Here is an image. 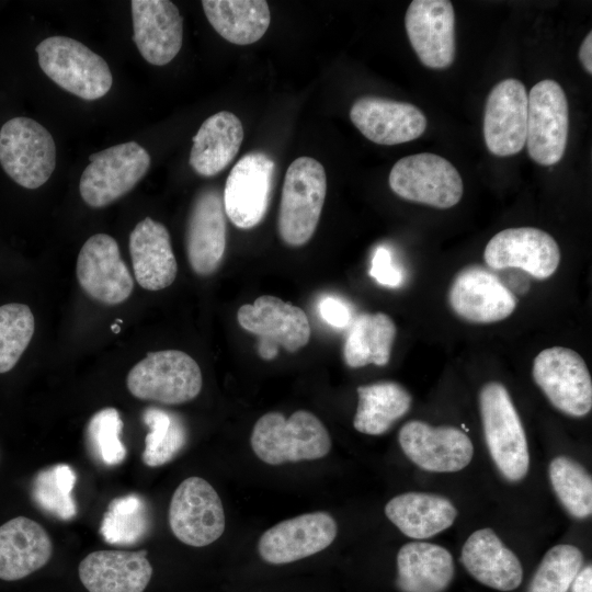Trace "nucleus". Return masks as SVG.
Wrapping results in <instances>:
<instances>
[{
  "label": "nucleus",
  "instance_id": "f257e3e1",
  "mask_svg": "<svg viewBox=\"0 0 592 592\" xmlns=\"http://www.w3.org/2000/svg\"><path fill=\"white\" fill-rule=\"evenodd\" d=\"M250 443L257 457L270 465L315 460L331 449L328 430L307 410L287 419L280 412L263 414L253 426Z\"/></svg>",
  "mask_w": 592,
  "mask_h": 592
},
{
  "label": "nucleus",
  "instance_id": "f03ea898",
  "mask_svg": "<svg viewBox=\"0 0 592 592\" xmlns=\"http://www.w3.org/2000/svg\"><path fill=\"white\" fill-rule=\"evenodd\" d=\"M485 441L500 474L509 481L522 480L530 467L526 434L506 388L485 384L479 394Z\"/></svg>",
  "mask_w": 592,
  "mask_h": 592
},
{
  "label": "nucleus",
  "instance_id": "7ed1b4c3",
  "mask_svg": "<svg viewBox=\"0 0 592 592\" xmlns=\"http://www.w3.org/2000/svg\"><path fill=\"white\" fill-rule=\"evenodd\" d=\"M327 193L322 164L310 157H299L288 167L281 194L277 230L288 246L299 247L312 237Z\"/></svg>",
  "mask_w": 592,
  "mask_h": 592
},
{
  "label": "nucleus",
  "instance_id": "20e7f679",
  "mask_svg": "<svg viewBox=\"0 0 592 592\" xmlns=\"http://www.w3.org/2000/svg\"><path fill=\"white\" fill-rule=\"evenodd\" d=\"M35 49L44 73L71 94L92 101L110 91L113 78L107 62L79 41L50 36Z\"/></svg>",
  "mask_w": 592,
  "mask_h": 592
},
{
  "label": "nucleus",
  "instance_id": "39448f33",
  "mask_svg": "<svg viewBox=\"0 0 592 592\" xmlns=\"http://www.w3.org/2000/svg\"><path fill=\"white\" fill-rule=\"evenodd\" d=\"M202 372L195 360L179 350L148 353L128 372L129 392L141 400L180 405L201 391Z\"/></svg>",
  "mask_w": 592,
  "mask_h": 592
},
{
  "label": "nucleus",
  "instance_id": "423d86ee",
  "mask_svg": "<svg viewBox=\"0 0 592 592\" xmlns=\"http://www.w3.org/2000/svg\"><path fill=\"white\" fill-rule=\"evenodd\" d=\"M0 164L25 189L42 186L56 167V145L50 133L29 117H13L0 129Z\"/></svg>",
  "mask_w": 592,
  "mask_h": 592
},
{
  "label": "nucleus",
  "instance_id": "0eeeda50",
  "mask_svg": "<svg viewBox=\"0 0 592 592\" xmlns=\"http://www.w3.org/2000/svg\"><path fill=\"white\" fill-rule=\"evenodd\" d=\"M399 197L440 209L455 206L464 193L463 179L445 158L421 152L399 159L388 178Z\"/></svg>",
  "mask_w": 592,
  "mask_h": 592
},
{
  "label": "nucleus",
  "instance_id": "6e6552de",
  "mask_svg": "<svg viewBox=\"0 0 592 592\" xmlns=\"http://www.w3.org/2000/svg\"><path fill=\"white\" fill-rule=\"evenodd\" d=\"M79 191L91 207H104L132 191L150 166L148 151L136 141L112 146L89 156Z\"/></svg>",
  "mask_w": 592,
  "mask_h": 592
},
{
  "label": "nucleus",
  "instance_id": "1a4fd4ad",
  "mask_svg": "<svg viewBox=\"0 0 592 592\" xmlns=\"http://www.w3.org/2000/svg\"><path fill=\"white\" fill-rule=\"evenodd\" d=\"M534 382L549 402L571 417H583L592 408V379L584 360L565 346L540 351L533 361Z\"/></svg>",
  "mask_w": 592,
  "mask_h": 592
},
{
  "label": "nucleus",
  "instance_id": "9d476101",
  "mask_svg": "<svg viewBox=\"0 0 592 592\" xmlns=\"http://www.w3.org/2000/svg\"><path fill=\"white\" fill-rule=\"evenodd\" d=\"M526 148L537 164L558 163L565 153L569 133V105L561 86L545 79L527 93Z\"/></svg>",
  "mask_w": 592,
  "mask_h": 592
},
{
  "label": "nucleus",
  "instance_id": "9b49d317",
  "mask_svg": "<svg viewBox=\"0 0 592 592\" xmlns=\"http://www.w3.org/2000/svg\"><path fill=\"white\" fill-rule=\"evenodd\" d=\"M168 519L173 535L193 547L214 543L226 525L218 493L200 477H189L178 486L170 501Z\"/></svg>",
  "mask_w": 592,
  "mask_h": 592
},
{
  "label": "nucleus",
  "instance_id": "f8f14e48",
  "mask_svg": "<svg viewBox=\"0 0 592 592\" xmlns=\"http://www.w3.org/2000/svg\"><path fill=\"white\" fill-rule=\"evenodd\" d=\"M237 320L244 330L260 338L259 353L265 360L275 357L277 345L294 353L310 339V325L305 311L272 295H263L253 304L242 305Z\"/></svg>",
  "mask_w": 592,
  "mask_h": 592
},
{
  "label": "nucleus",
  "instance_id": "ddd939ff",
  "mask_svg": "<svg viewBox=\"0 0 592 592\" xmlns=\"http://www.w3.org/2000/svg\"><path fill=\"white\" fill-rule=\"evenodd\" d=\"M275 163L261 151L244 155L232 167L225 184V214L238 228L249 229L264 218L273 187Z\"/></svg>",
  "mask_w": 592,
  "mask_h": 592
},
{
  "label": "nucleus",
  "instance_id": "4468645a",
  "mask_svg": "<svg viewBox=\"0 0 592 592\" xmlns=\"http://www.w3.org/2000/svg\"><path fill=\"white\" fill-rule=\"evenodd\" d=\"M76 274L81 288L106 305L123 303L134 289V280L121 257L118 244L106 234H95L83 243Z\"/></svg>",
  "mask_w": 592,
  "mask_h": 592
},
{
  "label": "nucleus",
  "instance_id": "2eb2a0df",
  "mask_svg": "<svg viewBox=\"0 0 592 592\" xmlns=\"http://www.w3.org/2000/svg\"><path fill=\"white\" fill-rule=\"evenodd\" d=\"M398 441L411 462L432 473L459 471L474 455L470 439L459 429L448 425L433 426L412 420L400 429Z\"/></svg>",
  "mask_w": 592,
  "mask_h": 592
},
{
  "label": "nucleus",
  "instance_id": "dca6fc26",
  "mask_svg": "<svg viewBox=\"0 0 592 592\" xmlns=\"http://www.w3.org/2000/svg\"><path fill=\"white\" fill-rule=\"evenodd\" d=\"M483 259L493 270L515 267L536 280H546L558 269L560 249L557 241L542 229L508 228L489 240Z\"/></svg>",
  "mask_w": 592,
  "mask_h": 592
},
{
  "label": "nucleus",
  "instance_id": "f3484780",
  "mask_svg": "<svg viewBox=\"0 0 592 592\" xmlns=\"http://www.w3.org/2000/svg\"><path fill=\"white\" fill-rule=\"evenodd\" d=\"M409 42L430 69H446L455 60V11L448 0H413L406 15Z\"/></svg>",
  "mask_w": 592,
  "mask_h": 592
},
{
  "label": "nucleus",
  "instance_id": "a211bd4d",
  "mask_svg": "<svg viewBox=\"0 0 592 592\" xmlns=\"http://www.w3.org/2000/svg\"><path fill=\"white\" fill-rule=\"evenodd\" d=\"M447 299L456 316L473 323L501 321L516 308L515 296L499 276L476 264L455 275Z\"/></svg>",
  "mask_w": 592,
  "mask_h": 592
},
{
  "label": "nucleus",
  "instance_id": "6ab92c4d",
  "mask_svg": "<svg viewBox=\"0 0 592 592\" xmlns=\"http://www.w3.org/2000/svg\"><path fill=\"white\" fill-rule=\"evenodd\" d=\"M337 533L338 525L331 514L306 513L266 530L259 539L258 550L269 563H289L322 551L333 543Z\"/></svg>",
  "mask_w": 592,
  "mask_h": 592
},
{
  "label": "nucleus",
  "instance_id": "aec40b11",
  "mask_svg": "<svg viewBox=\"0 0 592 592\" xmlns=\"http://www.w3.org/2000/svg\"><path fill=\"white\" fill-rule=\"evenodd\" d=\"M527 92L517 79L498 82L489 92L483 113V138L497 157L519 153L526 143Z\"/></svg>",
  "mask_w": 592,
  "mask_h": 592
},
{
  "label": "nucleus",
  "instance_id": "412c9836",
  "mask_svg": "<svg viewBox=\"0 0 592 592\" xmlns=\"http://www.w3.org/2000/svg\"><path fill=\"white\" fill-rule=\"evenodd\" d=\"M354 126L378 145H398L419 138L426 128L423 112L408 102L365 95L355 100L350 110Z\"/></svg>",
  "mask_w": 592,
  "mask_h": 592
},
{
  "label": "nucleus",
  "instance_id": "4be33fe9",
  "mask_svg": "<svg viewBox=\"0 0 592 592\" xmlns=\"http://www.w3.org/2000/svg\"><path fill=\"white\" fill-rule=\"evenodd\" d=\"M226 230L219 192L201 191L192 204L185 232L187 260L196 274L206 276L218 269L226 249Z\"/></svg>",
  "mask_w": 592,
  "mask_h": 592
},
{
  "label": "nucleus",
  "instance_id": "5701e85b",
  "mask_svg": "<svg viewBox=\"0 0 592 592\" xmlns=\"http://www.w3.org/2000/svg\"><path fill=\"white\" fill-rule=\"evenodd\" d=\"M133 39L146 61L169 64L180 52L183 20L178 7L168 0H133Z\"/></svg>",
  "mask_w": 592,
  "mask_h": 592
},
{
  "label": "nucleus",
  "instance_id": "b1692460",
  "mask_svg": "<svg viewBox=\"0 0 592 592\" xmlns=\"http://www.w3.org/2000/svg\"><path fill=\"white\" fill-rule=\"evenodd\" d=\"M78 572L89 592H144L152 567L146 550H96L81 560Z\"/></svg>",
  "mask_w": 592,
  "mask_h": 592
},
{
  "label": "nucleus",
  "instance_id": "393cba45",
  "mask_svg": "<svg viewBox=\"0 0 592 592\" xmlns=\"http://www.w3.org/2000/svg\"><path fill=\"white\" fill-rule=\"evenodd\" d=\"M129 253L137 283L147 291L170 286L177 276L178 264L164 225L146 217L129 235Z\"/></svg>",
  "mask_w": 592,
  "mask_h": 592
},
{
  "label": "nucleus",
  "instance_id": "a878e982",
  "mask_svg": "<svg viewBox=\"0 0 592 592\" xmlns=\"http://www.w3.org/2000/svg\"><path fill=\"white\" fill-rule=\"evenodd\" d=\"M52 555V539L34 520L16 516L0 526L1 580L23 579L44 567Z\"/></svg>",
  "mask_w": 592,
  "mask_h": 592
},
{
  "label": "nucleus",
  "instance_id": "bb28decb",
  "mask_svg": "<svg viewBox=\"0 0 592 592\" xmlns=\"http://www.w3.org/2000/svg\"><path fill=\"white\" fill-rule=\"evenodd\" d=\"M460 561L477 581L499 591H512L523 580L519 558L491 528L478 530L467 538Z\"/></svg>",
  "mask_w": 592,
  "mask_h": 592
},
{
  "label": "nucleus",
  "instance_id": "cd10ccee",
  "mask_svg": "<svg viewBox=\"0 0 592 592\" xmlns=\"http://www.w3.org/2000/svg\"><path fill=\"white\" fill-rule=\"evenodd\" d=\"M454 573V559L440 545L417 540L398 551L396 584L401 592H443Z\"/></svg>",
  "mask_w": 592,
  "mask_h": 592
},
{
  "label": "nucleus",
  "instance_id": "c85d7f7f",
  "mask_svg": "<svg viewBox=\"0 0 592 592\" xmlns=\"http://www.w3.org/2000/svg\"><path fill=\"white\" fill-rule=\"evenodd\" d=\"M385 514L402 534L419 540L451 527L457 511L445 497L428 492H405L387 502Z\"/></svg>",
  "mask_w": 592,
  "mask_h": 592
},
{
  "label": "nucleus",
  "instance_id": "c756f323",
  "mask_svg": "<svg viewBox=\"0 0 592 592\" xmlns=\"http://www.w3.org/2000/svg\"><path fill=\"white\" fill-rule=\"evenodd\" d=\"M243 140L240 119L229 111L206 118L193 137L190 166L203 177L223 171L238 153Z\"/></svg>",
  "mask_w": 592,
  "mask_h": 592
},
{
  "label": "nucleus",
  "instance_id": "7c9ffc66",
  "mask_svg": "<svg viewBox=\"0 0 592 592\" xmlns=\"http://www.w3.org/2000/svg\"><path fill=\"white\" fill-rule=\"evenodd\" d=\"M201 3L214 30L232 44L255 43L269 29L271 14L264 0H203Z\"/></svg>",
  "mask_w": 592,
  "mask_h": 592
},
{
  "label": "nucleus",
  "instance_id": "2f4dec72",
  "mask_svg": "<svg viewBox=\"0 0 592 592\" xmlns=\"http://www.w3.org/2000/svg\"><path fill=\"white\" fill-rule=\"evenodd\" d=\"M357 409L353 419L356 431L380 435L410 409L412 397L396 382H378L357 387Z\"/></svg>",
  "mask_w": 592,
  "mask_h": 592
},
{
  "label": "nucleus",
  "instance_id": "473e14b6",
  "mask_svg": "<svg viewBox=\"0 0 592 592\" xmlns=\"http://www.w3.org/2000/svg\"><path fill=\"white\" fill-rule=\"evenodd\" d=\"M396 337L392 319L384 314H361L351 323L343 357L348 366L358 368L368 364L384 366L389 362Z\"/></svg>",
  "mask_w": 592,
  "mask_h": 592
},
{
  "label": "nucleus",
  "instance_id": "72a5a7b5",
  "mask_svg": "<svg viewBox=\"0 0 592 592\" xmlns=\"http://www.w3.org/2000/svg\"><path fill=\"white\" fill-rule=\"evenodd\" d=\"M549 480L560 503L576 519L592 513V479L585 468L566 456L555 457L548 468Z\"/></svg>",
  "mask_w": 592,
  "mask_h": 592
},
{
  "label": "nucleus",
  "instance_id": "f704fd0d",
  "mask_svg": "<svg viewBox=\"0 0 592 592\" xmlns=\"http://www.w3.org/2000/svg\"><path fill=\"white\" fill-rule=\"evenodd\" d=\"M149 433L145 439L141 459L148 467H159L172 460L186 442V431L180 418L159 408H147L143 415Z\"/></svg>",
  "mask_w": 592,
  "mask_h": 592
},
{
  "label": "nucleus",
  "instance_id": "c9c22d12",
  "mask_svg": "<svg viewBox=\"0 0 592 592\" xmlns=\"http://www.w3.org/2000/svg\"><path fill=\"white\" fill-rule=\"evenodd\" d=\"M76 475L70 466L57 464L45 468L35 476L32 496L45 512L60 520H70L77 513L71 496Z\"/></svg>",
  "mask_w": 592,
  "mask_h": 592
},
{
  "label": "nucleus",
  "instance_id": "e433bc0d",
  "mask_svg": "<svg viewBox=\"0 0 592 592\" xmlns=\"http://www.w3.org/2000/svg\"><path fill=\"white\" fill-rule=\"evenodd\" d=\"M583 555L570 544L551 547L543 557L527 592H568L581 570Z\"/></svg>",
  "mask_w": 592,
  "mask_h": 592
},
{
  "label": "nucleus",
  "instance_id": "4c0bfd02",
  "mask_svg": "<svg viewBox=\"0 0 592 592\" xmlns=\"http://www.w3.org/2000/svg\"><path fill=\"white\" fill-rule=\"evenodd\" d=\"M34 329V316L29 306L19 303L0 306V374L15 366Z\"/></svg>",
  "mask_w": 592,
  "mask_h": 592
},
{
  "label": "nucleus",
  "instance_id": "58836bf2",
  "mask_svg": "<svg viewBox=\"0 0 592 592\" xmlns=\"http://www.w3.org/2000/svg\"><path fill=\"white\" fill-rule=\"evenodd\" d=\"M144 502L137 496L116 498L103 516L100 532L111 544L137 542L147 531Z\"/></svg>",
  "mask_w": 592,
  "mask_h": 592
},
{
  "label": "nucleus",
  "instance_id": "ea45409f",
  "mask_svg": "<svg viewBox=\"0 0 592 592\" xmlns=\"http://www.w3.org/2000/svg\"><path fill=\"white\" fill-rule=\"evenodd\" d=\"M123 421L115 408H104L94 413L87 428L93 453L105 465L121 464L126 448L121 441Z\"/></svg>",
  "mask_w": 592,
  "mask_h": 592
},
{
  "label": "nucleus",
  "instance_id": "a19ab883",
  "mask_svg": "<svg viewBox=\"0 0 592 592\" xmlns=\"http://www.w3.org/2000/svg\"><path fill=\"white\" fill-rule=\"evenodd\" d=\"M369 275L380 285L399 287L403 282L401 270L394 263L388 249L379 247L374 252Z\"/></svg>",
  "mask_w": 592,
  "mask_h": 592
},
{
  "label": "nucleus",
  "instance_id": "79ce46f5",
  "mask_svg": "<svg viewBox=\"0 0 592 592\" xmlns=\"http://www.w3.org/2000/svg\"><path fill=\"white\" fill-rule=\"evenodd\" d=\"M321 318L334 328H344L351 323L352 312L348 304L334 296H326L319 303Z\"/></svg>",
  "mask_w": 592,
  "mask_h": 592
},
{
  "label": "nucleus",
  "instance_id": "37998d69",
  "mask_svg": "<svg viewBox=\"0 0 592 592\" xmlns=\"http://www.w3.org/2000/svg\"><path fill=\"white\" fill-rule=\"evenodd\" d=\"M572 592H592V567H584L579 571L571 584Z\"/></svg>",
  "mask_w": 592,
  "mask_h": 592
},
{
  "label": "nucleus",
  "instance_id": "c03bdc74",
  "mask_svg": "<svg viewBox=\"0 0 592 592\" xmlns=\"http://www.w3.org/2000/svg\"><path fill=\"white\" fill-rule=\"evenodd\" d=\"M579 59L584 70L592 73V32H589L579 48Z\"/></svg>",
  "mask_w": 592,
  "mask_h": 592
}]
</instances>
